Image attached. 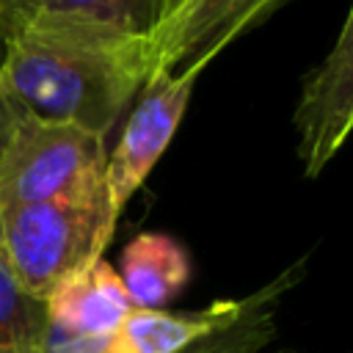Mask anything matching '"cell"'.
Segmentation results:
<instances>
[{"label":"cell","instance_id":"6da1fadb","mask_svg":"<svg viewBox=\"0 0 353 353\" xmlns=\"http://www.w3.org/2000/svg\"><path fill=\"white\" fill-rule=\"evenodd\" d=\"M154 72L149 36L102 22L22 14L0 55V94L39 119L105 138Z\"/></svg>","mask_w":353,"mask_h":353},{"label":"cell","instance_id":"7a4b0ae2","mask_svg":"<svg viewBox=\"0 0 353 353\" xmlns=\"http://www.w3.org/2000/svg\"><path fill=\"white\" fill-rule=\"evenodd\" d=\"M119 212L108 188L0 210V254L17 284L36 301L102 259Z\"/></svg>","mask_w":353,"mask_h":353},{"label":"cell","instance_id":"3957f363","mask_svg":"<svg viewBox=\"0 0 353 353\" xmlns=\"http://www.w3.org/2000/svg\"><path fill=\"white\" fill-rule=\"evenodd\" d=\"M105 138L0 94V210L108 188Z\"/></svg>","mask_w":353,"mask_h":353},{"label":"cell","instance_id":"277c9868","mask_svg":"<svg viewBox=\"0 0 353 353\" xmlns=\"http://www.w3.org/2000/svg\"><path fill=\"white\" fill-rule=\"evenodd\" d=\"M196 77L199 72L171 74L165 69H154L138 91V102L130 110L121 138L116 149L108 154L105 165L108 199L119 215L168 149L188 110Z\"/></svg>","mask_w":353,"mask_h":353},{"label":"cell","instance_id":"5b68a950","mask_svg":"<svg viewBox=\"0 0 353 353\" xmlns=\"http://www.w3.org/2000/svg\"><path fill=\"white\" fill-rule=\"evenodd\" d=\"M259 295L262 290L243 301H215L196 312L132 309L110 336H72L47 325L44 353H185L243 320Z\"/></svg>","mask_w":353,"mask_h":353},{"label":"cell","instance_id":"8992f818","mask_svg":"<svg viewBox=\"0 0 353 353\" xmlns=\"http://www.w3.org/2000/svg\"><path fill=\"white\" fill-rule=\"evenodd\" d=\"M306 176H317L353 132V3L323 63L303 80L292 116Z\"/></svg>","mask_w":353,"mask_h":353},{"label":"cell","instance_id":"52a82bcc","mask_svg":"<svg viewBox=\"0 0 353 353\" xmlns=\"http://www.w3.org/2000/svg\"><path fill=\"white\" fill-rule=\"evenodd\" d=\"M287 0H188L152 33L154 69L201 74L221 50L265 22Z\"/></svg>","mask_w":353,"mask_h":353},{"label":"cell","instance_id":"ba28073f","mask_svg":"<svg viewBox=\"0 0 353 353\" xmlns=\"http://www.w3.org/2000/svg\"><path fill=\"white\" fill-rule=\"evenodd\" d=\"M132 309L119 270L105 259L61 281L44 301L47 325L72 336H110Z\"/></svg>","mask_w":353,"mask_h":353},{"label":"cell","instance_id":"9c48e42d","mask_svg":"<svg viewBox=\"0 0 353 353\" xmlns=\"http://www.w3.org/2000/svg\"><path fill=\"white\" fill-rule=\"evenodd\" d=\"M119 279L135 309H165L190 279L188 251L163 232H141L121 251Z\"/></svg>","mask_w":353,"mask_h":353},{"label":"cell","instance_id":"30bf717a","mask_svg":"<svg viewBox=\"0 0 353 353\" xmlns=\"http://www.w3.org/2000/svg\"><path fill=\"white\" fill-rule=\"evenodd\" d=\"M47 336L44 301L30 298L0 254V350L41 347Z\"/></svg>","mask_w":353,"mask_h":353},{"label":"cell","instance_id":"8fae6325","mask_svg":"<svg viewBox=\"0 0 353 353\" xmlns=\"http://www.w3.org/2000/svg\"><path fill=\"white\" fill-rule=\"evenodd\" d=\"M295 279H298V268L284 270L276 281H270L262 290L256 306L243 320H237L232 328H226L204 342H196L185 353H256L265 345V339L270 336V306L276 303V298L284 290H290L295 284Z\"/></svg>","mask_w":353,"mask_h":353},{"label":"cell","instance_id":"7c38bea8","mask_svg":"<svg viewBox=\"0 0 353 353\" xmlns=\"http://www.w3.org/2000/svg\"><path fill=\"white\" fill-rule=\"evenodd\" d=\"M33 11L91 19L141 36L154 30V0H39Z\"/></svg>","mask_w":353,"mask_h":353},{"label":"cell","instance_id":"4fadbf2b","mask_svg":"<svg viewBox=\"0 0 353 353\" xmlns=\"http://www.w3.org/2000/svg\"><path fill=\"white\" fill-rule=\"evenodd\" d=\"M17 19H19V17H17V11L11 8V3H8V0H0V55H3V47H6V41H8V36H11Z\"/></svg>","mask_w":353,"mask_h":353},{"label":"cell","instance_id":"5bb4252c","mask_svg":"<svg viewBox=\"0 0 353 353\" xmlns=\"http://www.w3.org/2000/svg\"><path fill=\"white\" fill-rule=\"evenodd\" d=\"M185 3H188V0H154V30H157L160 25H165ZM154 30H152V33H154ZM149 39H152V36H149Z\"/></svg>","mask_w":353,"mask_h":353},{"label":"cell","instance_id":"9a60e30c","mask_svg":"<svg viewBox=\"0 0 353 353\" xmlns=\"http://www.w3.org/2000/svg\"><path fill=\"white\" fill-rule=\"evenodd\" d=\"M8 3L17 11V17H22V14H28V11H33L39 6V0H8Z\"/></svg>","mask_w":353,"mask_h":353},{"label":"cell","instance_id":"2e32d148","mask_svg":"<svg viewBox=\"0 0 353 353\" xmlns=\"http://www.w3.org/2000/svg\"><path fill=\"white\" fill-rule=\"evenodd\" d=\"M0 353H44V345L41 347H14V350H0Z\"/></svg>","mask_w":353,"mask_h":353}]
</instances>
